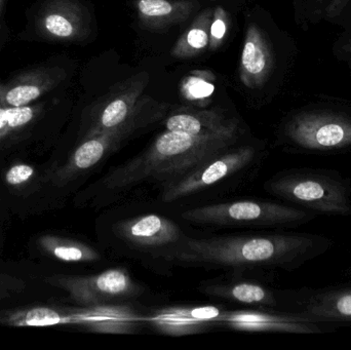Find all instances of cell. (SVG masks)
Returning <instances> with one entry per match:
<instances>
[{"instance_id":"cell-1","label":"cell","mask_w":351,"mask_h":350,"mask_svg":"<svg viewBox=\"0 0 351 350\" xmlns=\"http://www.w3.org/2000/svg\"><path fill=\"white\" fill-rule=\"evenodd\" d=\"M334 242L323 234L270 232L191 238L183 236L164 258L188 266L215 269L267 268L294 271L328 253Z\"/></svg>"},{"instance_id":"cell-2","label":"cell","mask_w":351,"mask_h":350,"mask_svg":"<svg viewBox=\"0 0 351 350\" xmlns=\"http://www.w3.org/2000/svg\"><path fill=\"white\" fill-rule=\"evenodd\" d=\"M235 135L195 137L167 131L152 146L104 177L107 190H123L146 181L170 182L230 147Z\"/></svg>"},{"instance_id":"cell-3","label":"cell","mask_w":351,"mask_h":350,"mask_svg":"<svg viewBox=\"0 0 351 350\" xmlns=\"http://www.w3.org/2000/svg\"><path fill=\"white\" fill-rule=\"evenodd\" d=\"M264 188L285 203L317 216H351V179L336 170L290 168L270 178Z\"/></svg>"},{"instance_id":"cell-4","label":"cell","mask_w":351,"mask_h":350,"mask_svg":"<svg viewBox=\"0 0 351 350\" xmlns=\"http://www.w3.org/2000/svg\"><path fill=\"white\" fill-rule=\"evenodd\" d=\"M186 221L223 227L296 228L319 216L301 208L270 201H237L193 208Z\"/></svg>"},{"instance_id":"cell-5","label":"cell","mask_w":351,"mask_h":350,"mask_svg":"<svg viewBox=\"0 0 351 350\" xmlns=\"http://www.w3.org/2000/svg\"><path fill=\"white\" fill-rule=\"evenodd\" d=\"M287 149L302 154H338L351 150V117L307 112L293 117L285 127Z\"/></svg>"},{"instance_id":"cell-6","label":"cell","mask_w":351,"mask_h":350,"mask_svg":"<svg viewBox=\"0 0 351 350\" xmlns=\"http://www.w3.org/2000/svg\"><path fill=\"white\" fill-rule=\"evenodd\" d=\"M45 281L69 294L75 303L84 308L107 305L142 294V288L121 267L108 269L94 275H53Z\"/></svg>"},{"instance_id":"cell-7","label":"cell","mask_w":351,"mask_h":350,"mask_svg":"<svg viewBox=\"0 0 351 350\" xmlns=\"http://www.w3.org/2000/svg\"><path fill=\"white\" fill-rule=\"evenodd\" d=\"M257 150L252 146L223 150L213 156L191 172L180 178L165 183L162 199L165 203L189 197L199 190L208 188L231 175L247 168L255 160Z\"/></svg>"},{"instance_id":"cell-8","label":"cell","mask_w":351,"mask_h":350,"mask_svg":"<svg viewBox=\"0 0 351 350\" xmlns=\"http://www.w3.org/2000/svg\"><path fill=\"white\" fill-rule=\"evenodd\" d=\"M286 312L319 324L351 323V286L307 287L289 291Z\"/></svg>"},{"instance_id":"cell-9","label":"cell","mask_w":351,"mask_h":350,"mask_svg":"<svg viewBox=\"0 0 351 350\" xmlns=\"http://www.w3.org/2000/svg\"><path fill=\"white\" fill-rule=\"evenodd\" d=\"M220 324L233 330L247 332L294 333V334H322L333 332L332 325L309 322L297 314L280 310H224Z\"/></svg>"},{"instance_id":"cell-10","label":"cell","mask_w":351,"mask_h":350,"mask_svg":"<svg viewBox=\"0 0 351 350\" xmlns=\"http://www.w3.org/2000/svg\"><path fill=\"white\" fill-rule=\"evenodd\" d=\"M121 240L139 249H169L183 238L179 226L172 220L156 214L138 216L117 224Z\"/></svg>"},{"instance_id":"cell-11","label":"cell","mask_w":351,"mask_h":350,"mask_svg":"<svg viewBox=\"0 0 351 350\" xmlns=\"http://www.w3.org/2000/svg\"><path fill=\"white\" fill-rule=\"evenodd\" d=\"M224 310L218 306H176L158 310L147 318L158 332L169 336H187L220 324Z\"/></svg>"},{"instance_id":"cell-12","label":"cell","mask_w":351,"mask_h":350,"mask_svg":"<svg viewBox=\"0 0 351 350\" xmlns=\"http://www.w3.org/2000/svg\"><path fill=\"white\" fill-rule=\"evenodd\" d=\"M64 77L63 70L51 66L27 70L5 84H0V101L4 107L30 105L53 90Z\"/></svg>"},{"instance_id":"cell-13","label":"cell","mask_w":351,"mask_h":350,"mask_svg":"<svg viewBox=\"0 0 351 350\" xmlns=\"http://www.w3.org/2000/svg\"><path fill=\"white\" fill-rule=\"evenodd\" d=\"M121 137H123L121 132H109L86 137L67 162L56 171L53 182L58 185L67 184L76 177L96 166L117 147Z\"/></svg>"},{"instance_id":"cell-14","label":"cell","mask_w":351,"mask_h":350,"mask_svg":"<svg viewBox=\"0 0 351 350\" xmlns=\"http://www.w3.org/2000/svg\"><path fill=\"white\" fill-rule=\"evenodd\" d=\"M36 29L43 38L69 40L82 30L80 12L67 0H51L41 8Z\"/></svg>"},{"instance_id":"cell-15","label":"cell","mask_w":351,"mask_h":350,"mask_svg":"<svg viewBox=\"0 0 351 350\" xmlns=\"http://www.w3.org/2000/svg\"><path fill=\"white\" fill-rule=\"evenodd\" d=\"M208 295L247 305L261 306L286 312L288 291L280 292L256 283L214 284L204 287Z\"/></svg>"},{"instance_id":"cell-16","label":"cell","mask_w":351,"mask_h":350,"mask_svg":"<svg viewBox=\"0 0 351 350\" xmlns=\"http://www.w3.org/2000/svg\"><path fill=\"white\" fill-rule=\"evenodd\" d=\"M167 129L195 137L235 135L233 123H226L213 113H178L168 119Z\"/></svg>"},{"instance_id":"cell-17","label":"cell","mask_w":351,"mask_h":350,"mask_svg":"<svg viewBox=\"0 0 351 350\" xmlns=\"http://www.w3.org/2000/svg\"><path fill=\"white\" fill-rule=\"evenodd\" d=\"M86 310L80 312H61L55 308H27L10 312L2 322L12 327H51L58 325L84 324Z\"/></svg>"},{"instance_id":"cell-18","label":"cell","mask_w":351,"mask_h":350,"mask_svg":"<svg viewBox=\"0 0 351 350\" xmlns=\"http://www.w3.org/2000/svg\"><path fill=\"white\" fill-rule=\"evenodd\" d=\"M139 318L123 306H92L90 321L86 328L92 332L110 334H132L138 327Z\"/></svg>"},{"instance_id":"cell-19","label":"cell","mask_w":351,"mask_h":350,"mask_svg":"<svg viewBox=\"0 0 351 350\" xmlns=\"http://www.w3.org/2000/svg\"><path fill=\"white\" fill-rule=\"evenodd\" d=\"M38 246L43 253L63 262H97L101 259L98 251L92 247L77 240L59 238L51 234L41 236L38 240Z\"/></svg>"},{"instance_id":"cell-20","label":"cell","mask_w":351,"mask_h":350,"mask_svg":"<svg viewBox=\"0 0 351 350\" xmlns=\"http://www.w3.org/2000/svg\"><path fill=\"white\" fill-rule=\"evenodd\" d=\"M241 61L247 73L258 75L264 71L266 66V55L259 39L249 36L243 47Z\"/></svg>"},{"instance_id":"cell-21","label":"cell","mask_w":351,"mask_h":350,"mask_svg":"<svg viewBox=\"0 0 351 350\" xmlns=\"http://www.w3.org/2000/svg\"><path fill=\"white\" fill-rule=\"evenodd\" d=\"M8 134L14 133L26 127L34 121L41 107L39 105H26L21 107H5Z\"/></svg>"},{"instance_id":"cell-22","label":"cell","mask_w":351,"mask_h":350,"mask_svg":"<svg viewBox=\"0 0 351 350\" xmlns=\"http://www.w3.org/2000/svg\"><path fill=\"white\" fill-rule=\"evenodd\" d=\"M139 10L146 16H164L172 12L173 6L167 0H140Z\"/></svg>"},{"instance_id":"cell-23","label":"cell","mask_w":351,"mask_h":350,"mask_svg":"<svg viewBox=\"0 0 351 350\" xmlns=\"http://www.w3.org/2000/svg\"><path fill=\"white\" fill-rule=\"evenodd\" d=\"M34 173V168L28 164H16L6 172L5 181L12 186H19L30 180Z\"/></svg>"},{"instance_id":"cell-24","label":"cell","mask_w":351,"mask_h":350,"mask_svg":"<svg viewBox=\"0 0 351 350\" xmlns=\"http://www.w3.org/2000/svg\"><path fill=\"white\" fill-rule=\"evenodd\" d=\"M215 86L210 82L199 78H190L187 84V92L193 99H202L210 96L214 92Z\"/></svg>"},{"instance_id":"cell-25","label":"cell","mask_w":351,"mask_h":350,"mask_svg":"<svg viewBox=\"0 0 351 350\" xmlns=\"http://www.w3.org/2000/svg\"><path fill=\"white\" fill-rule=\"evenodd\" d=\"M25 288V283L16 277L10 275H0V293L10 294L22 291Z\"/></svg>"},{"instance_id":"cell-26","label":"cell","mask_w":351,"mask_h":350,"mask_svg":"<svg viewBox=\"0 0 351 350\" xmlns=\"http://www.w3.org/2000/svg\"><path fill=\"white\" fill-rule=\"evenodd\" d=\"M187 41L190 47L193 49H204L208 45V37L206 31L199 28H194L189 31L187 35Z\"/></svg>"},{"instance_id":"cell-27","label":"cell","mask_w":351,"mask_h":350,"mask_svg":"<svg viewBox=\"0 0 351 350\" xmlns=\"http://www.w3.org/2000/svg\"><path fill=\"white\" fill-rule=\"evenodd\" d=\"M225 32H226V24H225L224 21L221 20V18H216L215 22L213 23L212 28H210L213 37L216 39L223 38Z\"/></svg>"},{"instance_id":"cell-28","label":"cell","mask_w":351,"mask_h":350,"mask_svg":"<svg viewBox=\"0 0 351 350\" xmlns=\"http://www.w3.org/2000/svg\"><path fill=\"white\" fill-rule=\"evenodd\" d=\"M8 134V119H6V108L1 104L0 101V142L5 139Z\"/></svg>"},{"instance_id":"cell-29","label":"cell","mask_w":351,"mask_h":350,"mask_svg":"<svg viewBox=\"0 0 351 350\" xmlns=\"http://www.w3.org/2000/svg\"><path fill=\"white\" fill-rule=\"evenodd\" d=\"M346 0H334L333 4H332L331 8H330V10L334 14H336V10H338L340 4L343 3Z\"/></svg>"},{"instance_id":"cell-30","label":"cell","mask_w":351,"mask_h":350,"mask_svg":"<svg viewBox=\"0 0 351 350\" xmlns=\"http://www.w3.org/2000/svg\"><path fill=\"white\" fill-rule=\"evenodd\" d=\"M4 3H5V0H0V29L2 26V12H3Z\"/></svg>"},{"instance_id":"cell-31","label":"cell","mask_w":351,"mask_h":350,"mask_svg":"<svg viewBox=\"0 0 351 350\" xmlns=\"http://www.w3.org/2000/svg\"><path fill=\"white\" fill-rule=\"evenodd\" d=\"M8 294L5 293H0V300L3 299V298L8 297Z\"/></svg>"},{"instance_id":"cell-32","label":"cell","mask_w":351,"mask_h":350,"mask_svg":"<svg viewBox=\"0 0 351 350\" xmlns=\"http://www.w3.org/2000/svg\"><path fill=\"white\" fill-rule=\"evenodd\" d=\"M346 273H348V277H350L351 279V267H350V268L348 269V271H346Z\"/></svg>"}]
</instances>
